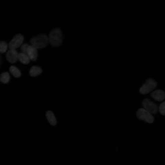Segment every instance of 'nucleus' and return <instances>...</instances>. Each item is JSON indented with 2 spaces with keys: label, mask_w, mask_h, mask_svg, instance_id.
Returning <instances> with one entry per match:
<instances>
[{
  "label": "nucleus",
  "mask_w": 165,
  "mask_h": 165,
  "mask_svg": "<svg viewBox=\"0 0 165 165\" xmlns=\"http://www.w3.org/2000/svg\"><path fill=\"white\" fill-rule=\"evenodd\" d=\"M159 110L161 114L165 115V101L160 104L159 107Z\"/></svg>",
  "instance_id": "16"
},
{
  "label": "nucleus",
  "mask_w": 165,
  "mask_h": 165,
  "mask_svg": "<svg viewBox=\"0 0 165 165\" xmlns=\"http://www.w3.org/2000/svg\"><path fill=\"white\" fill-rule=\"evenodd\" d=\"M152 97L156 100L160 101L164 100L165 98V93L161 90H156L151 94Z\"/></svg>",
  "instance_id": "8"
},
{
  "label": "nucleus",
  "mask_w": 165,
  "mask_h": 165,
  "mask_svg": "<svg viewBox=\"0 0 165 165\" xmlns=\"http://www.w3.org/2000/svg\"><path fill=\"white\" fill-rule=\"evenodd\" d=\"M156 86V81L152 78H149L140 88L139 92L142 94H147L155 89Z\"/></svg>",
  "instance_id": "3"
},
{
  "label": "nucleus",
  "mask_w": 165,
  "mask_h": 165,
  "mask_svg": "<svg viewBox=\"0 0 165 165\" xmlns=\"http://www.w3.org/2000/svg\"><path fill=\"white\" fill-rule=\"evenodd\" d=\"M42 72L41 68L37 66H33L29 71L30 75L33 77L35 76L40 74Z\"/></svg>",
  "instance_id": "12"
},
{
  "label": "nucleus",
  "mask_w": 165,
  "mask_h": 165,
  "mask_svg": "<svg viewBox=\"0 0 165 165\" xmlns=\"http://www.w3.org/2000/svg\"><path fill=\"white\" fill-rule=\"evenodd\" d=\"M10 79V75L8 72H4L0 75V81L3 83L5 84L8 83Z\"/></svg>",
  "instance_id": "13"
},
{
  "label": "nucleus",
  "mask_w": 165,
  "mask_h": 165,
  "mask_svg": "<svg viewBox=\"0 0 165 165\" xmlns=\"http://www.w3.org/2000/svg\"><path fill=\"white\" fill-rule=\"evenodd\" d=\"M24 37L21 34L16 35L9 42L8 46L10 49L16 50L23 44Z\"/></svg>",
  "instance_id": "6"
},
{
  "label": "nucleus",
  "mask_w": 165,
  "mask_h": 165,
  "mask_svg": "<svg viewBox=\"0 0 165 165\" xmlns=\"http://www.w3.org/2000/svg\"><path fill=\"white\" fill-rule=\"evenodd\" d=\"M136 116L139 119L143 120L148 123H152L154 121L153 116L144 108H140L138 110Z\"/></svg>",
  "instance_id": "4"
},
{
  "label": "nucleus",
  "mask_w": 165,
  "mask_h": 165,
  "mask_svg": "<svg viewBox=\"0 0 165 165\" xmlns=\"http://www.w3.org/2000/svg\"><path fill=\"white\" fill-rule=\"evenodd\" d=\"M18 59L20 62L24 64H28L30 60L27 54L22 52L18 53Z\"/></svg>",
  "instance_id": "11"
},
{
  "label": "nucleus",
  "mask_w": 165,
  "mask_h": 165,
  "mask_svg": "<svg viewBox=\"0 0 165 165\" xmlns=\"http://www.w3.org/2000/svg\"><path fill=\"white\" fill-rule=\"evenodd\" d=\"M9 71L12 75L16 78L19 77L21 76L20 70L14 66H11L9 68Z\"/></svg>",
  "instance_id": "14"
},
{
  "label": "nucleus",
  "mask_w": 165,
  "mask_h": 165,
  "mask_svg": "<svg viewBox=\"0 0 165 165\" xmlns=\"http://www.w3.org/2000/svg\"><path fill=\"white\" fill-rule=\"evenodd\" d=\"M30 42L31 45L37 49L45 47L49 43L48 37L44 34H40L33 37Z\"/></svg>",
  "instance_id": "2"
},
{
  "label": "nucleus",
  "mask_w": 165,
  "mask_h": 165,
  "mask_svg": "<svg viewBox=\"0 0 165 165\" xmlns=\"http://www.w3.org/2000/svg\"><path fill=\"white\" fill-rule=\"evenodd\" d=\"M29 45L27 43L23 44L21 47V50L22 53L27 54V50Z\"/></svg>",
  "instance_id": "17"
},
{
  "label": "nucleus",
  "mask_w": 165,
  "mask_h": 165,
  "mask_svg": "<svg viewBox=\"0 0 165 165\" xmlns=\"http://www.w3.org/2000/svg\"><path fill=\"white\" fill-rule=\"evenodd\" d=\"M46 116L49 122L51 125H55L57 124V121L53 112L50 111L47 112Z\"/></svg>",
  "instance_id": "10"
},
{
  "label": "nucleus",
  "mask_w": 165,
  "mask_h": 165,
  "mask_svg": "<svg viewBox=\"0 0 165 165\" xmlns=\"http://www.w3.org/2000/svg\"><path fill=\"white\" fill-rule=\"evenodd\" d=\"M48 37L49 43L53 46H59L62 42V33L59 28H54L51 30Z\"/></svg>",
  "instance_id": "1"
},
{
  "label": "nucleus",
  "mask_w": 165,
  "mask_h": 165,
  "mask_svg": "<svg viewBox=\"0 0 165 165\" xmlns=\"http://www.w3.org/2000/svg\"><path fill=\"white\" fill-rule=\"evenodd\" d=\"M143 108L151 114H155L158 111L157 105L148 99H144L142 102Z\"/></svg>",
  "instance_id": "5"
},
{
  "label": "nucleus",
  "mask_w": 165,
  "mask_h": 165,
  "mask_svg": "<svg viewBox=\"0 0 165 165\" xmlns=\"http://www.w3.org/2000/svg\"><path fill=\"white\" fill-rule=\"evenodd\" d=\"M8 45L4 41H0V53H5L8 48Z\"/></svg>",
  "instance_id": "15"
},
{
  "label": "nucleus",
  "mask_w": 165,
  "mask_h": 165,
  "mask_svg": "<svg viewBox=\"0 0 165 165\" xmlns=\"http://www.w3.org/2000/svg\"><path fill=\"white\" fill-rule=\"evenodd\" d=\"M18 53L16 50L10 49L6 53V58L9 63H13L18 60Z\"/></svg>",
  "instance_id": "7"
},
{
  "label": "nucleus",
  "mask_w": 165,
  "mask_h": 165,
  "mask_svg": "<svg viewBox=\"0 0 165 165\" xmlns=\"http://www.w3.org/2000/svg\"><path fill=\"white\" fill-rule=\"evenodd\" d=\"M37 49L32 45L29 46L28 48L27 54L30 60L35 61L36 60L38 57Z\"/></svg>",
  "instance_id": "9"
}]
</instances>
